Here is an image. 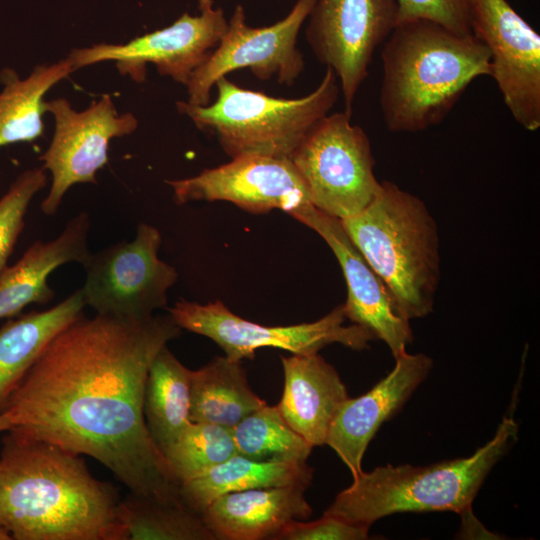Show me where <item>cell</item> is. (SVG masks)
<instances>
[{
  "label": "cell",
  "mask_w": 540,
  "mask_h": 540,
  "mask_svg": "<svg viewBox=\"0 0 540 540\" xmlns=\"http://www.w3.org/2000/svg\"><path fill=\"white\" fill-rule=\"evenodd\" d=\"M181 332L170 315H82L50 341L1 413L12 431L96 459L131 493L182 500L143 413L150 365Z\"/></svg>",
  "instance_id": "1"
},
{
  "label": "cell",
  "mask_w": 540,
  "mask_h": 540,
  "mask_svg": "<svg viewBox=\"0 0 540 540\" xmlns=\"http://www.w3.org/2000/svg\"><path fill=\"white\" fill-rule=\"evenodd\" d=\"M0 453V528L14 540H127L119 491L80 455L9 430Z\"/></svg>",
  "instance_id": "2"
},
{
  "label": "cell",
  "mask_w": 540,
  "mask_h": 540,
  "mask_svg": "<svg viewBox=\"0 0 540 540\" xmlns=\"http://www.w3.org/2000/svg\"><path fill=\"white\" fill-rule=\"evenodd\" d=\"M381 60L380 110L397 133L439 125L476 78L491 74L490 54L473 34L424 19L397 24Z\"/></svg>",
  "instance_id": "3"
},
{
  "label": "cell",
  "mask_w": 540,
  "mask_h": 540,
  "mask_svg": "<svg viewBox=\"0 0 540 540\" xmlns=\"http://www.w3.org/2000/svg\"><path fill=\"white\" fill-rule=\"evenodd\" d=\"M340 222L390 290L401 314L409 321L429 315L440 282V239L425 202L382 181L365 209Z\"/></svg>",
  "instance_id": "4"
},
{
  "label": "cell",
  "mask_w": 540,
  "mask_h": 540,
  "mask_svg": "<svg viewBox=\"0 0 540 540\" xmlns=\"http://www.w3.org/2000/svg\"><path fill=\"white\" fill-rule=\"evenodd\" d=\"M518 428L513 417H504L494 437L469 457L362 471L324 513L371 526L396 513L469 512L485 478L517 440Z\"/></svg>",
  "instance_id": "5"
},
{
  "label": "cell",
  "mask_w": 540,
  "mask_h": 540,
  "mask_svg": "<svg viewBox=\"0 0 540 540\" xmlns=\"http://www.w3.org/2000/svg\"><path fill=\"white\" fill-rule=\"evenodd\" d=\"M217 97L204 106L178 101L177 110L201 131L213 136L231 158L261 155L289 159L310 129L330 113L340 86L326 68L318 86L294 99L269 96L220 78Z\"/></svg>",
  "instance_id": "6"
},
{
  "label": "cell",
  "mask_w": 540,
  "mask_h": 540,
  "mask_svg": "<svg viewBox=\"0 0 540 540\" xmlns=\"http://www.w3.org/2000/svg\"><path fill=\"white\" fill-rule=\"evenodd\" d=\"M289 159L313 206L339 220L360 213L381 189L369 137L344 111L321 118Z\"/></svg>",
  "instance_id": "7"
},
{
  "label": "cell",
  "mask_w": 540,
  "mask_h": 540,
  "mask_svg": "<svg viewBox=\"0 0 540 540\" xmlns=\"http://www.w3.org/2000/svg\"><path fill=\"white\" fill-rule=\"evenodd\" d=\"M169 315L181 328L214 341L233 361L253 359L259 348L283 349L292 354L318 353L338 343L361 351L375 336L357 324L345 326L343 304L322 318L288 326H265L234 314L222 301L199 304L180 299L169 309Z\"/></svg>",
  "instance_id": "8"
},
{
  "label": "cell",
  "mask_w": 540,
  "mask_h": 540,
  "mask_svg": "<svg viewBox=\"0 0 540 540\" xmlns=\"http://www.w3.org/2000/svg\"><path fill=\"white\" fill-rule=\"evenodd\" d=\"M162 237L141 222L135 238L91 253L83 267L81 292L96 314L143 320L167 306V292L176 283V269L158 257Z\"/></svg>",
  "instance_id": "9"
},
{
  "label": "cell",
  "mask_w": 540,
  "mask_h": 540,
  "mask_svg": "<svg viewBox=\"0 0 540 540\" xmlns=\"http://www.w3.org/2000/svg\"><path fill=\"white\" fill-rule=\"evenodd\" d=\"M314 2L297 0L284 18L263 27L250 26L244 7L237 4L220 42L187 83V102L209 104L215 83L244 68L260 80L292 86L305 68L297 40Z\"/></svg>",
  "instance_id": "10"
},
{
  "label": "cell",
  "mask_w": 540,
  "mask_h": 540,
  "mask_svg": "<svg viewBox=\"0 0 540 540\" xmlns=\"http://www.w3.org/2000/svg\"><path fill=\"white\" fill-rule=\"evenodd\" d=\"M198 14L183 13L171 25L136 37L125 44H94L73 49L68 59L73 71L113 61L122 76L144 82L146 66L175 82L187 85L224 35L228 20L213 0H198Z\"/></svg>",
  "instance_id": "11"
},
{
  "label": "cell",
  "mask_w": 540,
  "mask_h": 540,
  "mask_svg": "<svg viewBox=\"0 0 540 540\" xmlns=\"http://www.w3.org/2000/svg\"><path fill=\"white\" fill-rule=\"evenodd\" d=\"M306 22V41L337 76L344 112L351 116L375 50L397 25L396 0H315Z\"/></svg>",
  "instance_id": "12"
},
{
  "label": "cell",
  "mask_w": 540,
  "mask_h": 540,
  "mask_svg": "<svg viewBox=\"0 0 540 540\" xmlns=\"http://www.w3.org/2000/svg\"><path fill=\"white\" fill-rule=\"evenodd\" d=\"M45 110L55 120L47 150L39 157L52 182L40 208L54 215L65 193L75 184L96 183V174L109 161L110 141L132 134L138 120L132 113L119 114L110 95L105 94L83 111H76L65 98L45 101Z\"/></svg>",
  "instance_id": "13"
},
{
  "label": "cell",
  "mask_w": 540,
  "mask_h": 540,
  "mask_svg": "<svg viewBox=\"0 0 540 540\" xmlns=\"http://www.w3.org/2000/svg\"><path fill=\"white\" fill-rule=\"evenodd\" d=\"M471 33L490 54L492 77L514 120L540 128V35L507 0H467Z\"/></svg>",
  "instance_id": "14"
},
{
  "label": "cell",
  "mask_w": 540,
  "mask_h": 540,
  "mask_svg": "<svg viewBox=\"0 0 540 540\" xmlns=\"http://www.w3.org/2000/svg\"><path fill=\"white\" fill-rule=\"evenodd\" d=\"M165 182L178 205L227 201L255 214L279 209L292 217L314 207L297 170L285 158L240 156L195 176Z\"/></svg>",
  "instance_id": "15"
},
{
  "label": "cell",
  "mask_w": 540,
  "mask_h": 540,
  "mask_svg": "<svg viewBox=\"0 0 540 540\" xmlns=\"http://www.w3.org/2000/svg\"><path fill=\"white\" fill-rule=\"evenodd\" d=\"M293 217L318 233L337 258L347 285L343 304L346 319L384 341L394 359L406 353L413 341L410 321L401 314L390 290L352 243L340 220L315 207Z\"/></svg>",
  "instance_id": "16"
},
{
  "label": "cell",
  "mask_w": 540,
  "mask_h": 540,
  "mask_svg": "<svg viewBox=\"0 0 540 540\" xmlns=\"http://www.w3.org/2000/svg\"><path fill=\"white\" fill-rule=\"evenodd\" d=\"M433 360L408 352L395 358L392 371L369 391L348 398L338 409L325 445L336 452L352 478L360 474L364 453L381 424L390 419L426 379Z\"/></svg>",
  "instance_id": "17"
},
{
  "label": "cell",
  "mask_w": 540,
  "mask_h": 540,
  "mask_svg": "<svg viewBox=\"0 0 540 540\" xmlns=\"http://www.w3.org/2000/svg\"><path fill=\"white\" fill-rule=\"evenodd\" d=\"M284 386L276 405L286 423L313 447L325 445L347 389L336 369L318 353L281 356Z\"/></svg>",
  "instance_id": "18"
},
{
  "label": "cell",
  "mask_w": 540,
  "mask_h": 540,
  "mask_svg": "<svg viewBox=\"0 0 540 540\" xmlns=\"http://www.w3.org/2000/svg\"><path fill=\"white\" fill-rule=\"evenodd\" d=\"M307 488L287 485L226 493L201 515L215 540L273 539L288 522L311 516Z\"/></svg>",
  "instance_id": "19"
},
{
  "label": "cell",
  "mask_w": 540,
  "mask_h": 540,
  "mask_svg": "<svg viewBox=\"0 0 540 540\" xmlns=\"http://www.w3.org/2000/svg\"><path fill=\"white\" fill-rule=\"evenodd\" d=\"M90 217L80 212L71 218L53 240L35 241L12 266L0 273V320L18 315L26 306L47 304L54 298L49 275L59 266L76 262L82 266L88 248Z\"/></svg>",
  "instance_id": "20"
},
{
  "label": "cell",
  "mask_w": 540,
  "mask_h": 540,
  "mask_svg": "<svg viewBox=\"0 0 540 540\" xmlns=\"http://www.w3.org/2000/svg\"><path fill=\"white\" fill-rule=\"evenodd\" d=\"M81 289L53 307L8 320L0 328V413L50 341L83 315Z\"/></svg>",
  "instance_id": "21"
},
{
  "label": "cell",
  "mask_w": 540,
  "mask_h": 540,
  "mask_svg": "<svg viewBox=\"0 0 540 540\" xmlns=\"http://www.w3.org/2000/svg\"><path fill=\"white\" fill-rule=\"evenodd\" d=\"M313 469L307 462L254 460L238 453L207 472L180 484L182 501L202 514L216 498L230 492L287 485L309 487Z\"/></svg>",
  "instance_id": "22"
},
{
  "label": "cell",
  "mask_w": 540,
  "mask_h": 540,
  "mask_svg": "<svg viewBox=\"0 0 540 540\" xmlns=\"http://www.w3.org/2000/svg\"><path fill=\"white\" fill-rule=\"evenodd\" d=\"M267 404L251 389L240 361L216 356L190 372V420L232 429Z\"/></svg>",
  "instance_id": "23"
},
{
  "label": "cell",
  "mask_w": 540,
  "mask_h": 540,
  "mask_svg": "<svg viewBox=\"0 0 540 540\" xmlns=\"http://www.w3.org/2000/svg\"><path fill=\"white\" fill-rule=\"evenodd\" d=\"M72 72V63L68 58L49 65H38L26 78H20L12 68L2 69L0 147L32 142L44 135V96Z\"/></svg>",
  "instance_id": "24"
},
{
  "label": "cell",
  "mask_w": 540,
  "mask_h": 540,
  "mask_svg": "<svg viewBox=\"0 0 540 540\" xmlns=\"http://www.w3.org/2000/svg\"><path fill=\"white\" fill-rule=\"evenodd\" d=\"M190 372L167 345L156 354L148 371L144 419L152 440L163 455L191 422Z\"/></svg>",
  "instance_id": "25"
},
{
  "label": "cell",
  "mask_w": 540,
  "mask_h": 540,
  "mask_svg": "<svg viewBox=\"0 0 540 540\" xmlns=\"http://www.w3.org/2000/svg\"><path fill=\"white\" fill-rule=\"evenodd\" d=\"M119 519L127 540H215L202 515L182 500L162 501L130 492L120 500Z\"/></svg>",
  "instance_id": "26"
},
{
  "label": "cell",
  "mask_w": 540,
  "mask_h": 540,
  "mask_svg": "<svg viewBox=\"0 0 540 540\" xmlns=\"http://www.w3.org/2000/svg\"><path fill=\"white\" fill-rule=\"evenodd\" d=\"M236 452L254 460L306 462L313 446L283 419L276 406H261L232 429Z\"/></svg>",
  "instance_id": "27"
},
{
  "label": "cell",
  "mask_w": 540,
  "mask_h": 540,
  "mask_svg": "<svg viewBox=\"0 0 540 540\" xmlns=\"http://www.w3.org/2000/svg\"><path fill=\"white\" fill-rule=\"evenodd\" d=\"M232 430L216 424L190 422L164 457L181 484L236 454Z\"/></svg>",
  "instance_id": "28"
},
{
  "label": "cell",
  "mask_w": 540,
  "mask_h": 540,
  "mask_svg": "<svg viewBox=\"0 0 540 540\" xmlns=\"http://www.w3.org/2000/svg\"><path fill=\"white\" fill-rule=\"evenodd\" d=\"M48 184L42 167L22 172L0 198V273L8 266L33 197Z\"/></svg>",
  "instance_id": "29"
},
{
  "label": "cell",
  "mask_w": 540,
  "mask_h": 540,
  "mask_svg": "<svg viewBox=\"0 0 540 540\" xmlns=\"http://www.w3.org/2000/svg\"><path fill=\"white\" fill-rule=\"evenodd\" d=\"M397 24L424 19L459 34H472L467 0H396Z\"/></svg>",
  "instance_id": "30"
},
{
  "label": "cell",
  "mask_w": 540,
  "mask_h": 540,
  "mask_svg": "<svg viewBox=\"0 0 540 540\" xmlns=\"http://www.w3.org/2000/svg\"><path fill=\"white\" fill-rule=\"evenodd\" d=\"M370 526L349 522L325 514L314 521L292 520L273 537L274 540H364Z\"/></svg>",
  "instance_id": "31"
},
{
  "label": "cell",
  "mask_w": 540,
  "mask_h": 540,
  "mask_svg": "<svg viewBox=\"0 0 540 540\" xmlns=\"http://www.w3.org/2000/svg\"><path fill=\"white\" fill-rule=\"evenodd\" d=\"M11 429L10 420L2 413H0V433L7 432Z\"/></svg>",
  "instance_id": "32"
},
{
  "label": "cell",
  "mask_w": 540,
  "mask_h": 540,
  "mask_svg": "<svg viewBox=\"0 0 540 540\" xmlns=\"http://www.w3.org/2000/svg\"><path fill=\"white\" fill-rule=\"evenodd\" d=\"M0 540H12V538L7 531L0 528Z\"/></svg>",
  "instance_id": "33"
}]
</instances>
